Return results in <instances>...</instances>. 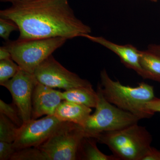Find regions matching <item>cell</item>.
<instances>
[{"label":"cell","instance_id":"ba28073f","mask_svg":"<svg viewBox=\"0 0 160 160\" xmlns=\"http://www.w3.org/2000/svg\"><path fill=\"white\" fill-rule=\"evenodd\" d=\"M38 82L33 73L20 67L13 78L1 85L11 93L13 103L17 106L23 123L31 119L32 94Z\"/></svg>","mask_w":160,"mask_h":160},{"label":"cell","instance_id":"9a60e30c","mask_svg":"<svg viewBox=\"0 0 160 160\" xmlns=\"http://www.w3.org/2000/svg\"><path fill=\"white\" fill-rule=\"evenodd\" d=\"M140 63L145 79L160 82V57L149 49L140 50Z\"/></svg>","mask_w":160,"mask_h":160},{"label":"cell","instance_id":"2e32d148","mask_svg":"<svg viewBox=\"0 0 160 160\" xmlns=\"http://www.w3.org/2000/svg\"><path fill=\"white\" fill-rule=\"evenodd\" d=\"M19 128L6 116L0 113V141L14 142Z\"/></svg>","mask_w":160,"mask_h":160},{"label":"cell","instance_id":"4fadbf2b","mask_svg":"<svg viewBox=\"0 0 160 160\" xmlns=\"http://www.w3.org/2000/svg\"><path fill=\"white\" fill-rule=\"evenodd\" d=\"M60 96L62 101L84 105L89 108H96L98 97L97 91L92 87H80L60 92Z\"/></svg>","mask_w":160,"mask_h":160},{"label":"cell","instance_id":"8992f818","mask_svg":"<svg viewBox=\"0 0 160 160\" xmlns=\"http://www.w3.org/2000/svg\"><path fill=\"white\" fill-rule=\"evenodd\" d=\"M86 136L82 127L69 122H62L46 142L38 147L47 160H77L81 140Z\"/></svg>","mask_w":160,"mask_h":160},{"label":"cell","instance_id":"7a4b0ae2","mask_svg":"<svg viewBox=\"0 0 160 160\" xmlns=\"http://www.w3.org/2000/svg\"><path fill=\"white\" fill-rule=\"evenodd\" d=\"M101 90L108 102L125 111L135 115L140 120L149 118L153 114L145 107L146 102L154 98V88L145 82L136 87L124 86L118 81L112 79L106 69L100 73Z\"/></svg>","mask_w":160,"mask_h":160},{"label":"cell","instance_id":"5bb4252c","mask_svg":"<svg viewBox=\"0 0 160 160\" xmlns=\"http://www.w3.org/2000/svg\"><path fill=\"white\" fill-rule=\"evenodd\" d=\"M97 142L94 138L83 137L78 148L77 160H119L113 154L107 155L102 152L98 148Z\"/></svg>","mask_w":160,"mask_h":160},{"label":"cell","instance_id":"cb8c5ba5","mask_svg":"<svg viewBox=\"0 0 160 160\" xmlns=\"http://www.w3.org/2000/svg\"><path fill=\"white\" fill-rule=\"evenodd\" d=\"M12 58L11 54L6 46L0 47V61Z\"/></svg>","mask_w":160,"mask_h":160},{"label":"cell","instance_id":"6da1fadb","mask_svg":"<svg viewBox=\"0 0 160 160\" xmlns=\"http://www.w3.org/2000/svg\"><path fill=\"white\" fill-rule=\"evenodd\" d=\"M69 0H26L12 3L0 17L18 27L20 40L62 37L69 39L90 34L91 28L78 18Z\"/></svg>","mask_w":160,"mask_h":160},{"label":"cell","instance_id":"ac0fdd59","mask_svg":"<svg viewBox=\"0 0 160 160\" xmlns=\"http://www.w3.org/2000/svg\"><path fill=\"white\" fill-rule=\"evenodd\" d=\"M12 58L0 61V85L15 75L20 67Z\"/></svg>","mask_w":160,"mask_h":160},{"label":"cell","instance_id":"ffe728a7","mask_svg":"<svg viewBox=\"0 0 160 160\" xmlns=\"http://www.w3.org/2000/svg\"><path fill=\"white\" fill-rule=\"evenodd\" d=\"M18 30V27L13 21L8 19L0 18V37L6 41H9L12 31Z\"/></svg>","mask_w":160,"mask_h":160},{"label":"cell","instance_id":"30bf717a","mask_svg":"<svg viewBox=\"0 0 160 160\" xmlns=\"http://www.w3.org/2000/svg\"><path fill=\"white\" fill-rule=\"evenodd\" d=\"M60 92L38 82L32 94L31 119H37L43 115H54L62 101Z\"/></svg>","mask_w":160,"mask_h":160},{"label":"cell","instance_id":"484cf974","mask_svg":"<svg viewBox=\"0 0 160 160\" xmlns=\"http://www.w3.org/2000/svg\"><path fill=\"white\" fill-rule=\"evenodd\" d=\"M26 1V0H0V1L2 2H10L12 3L20 2V1Z\"/></svg>","mask_w":160,"mask_h":160},{"label":"cell","instance_id":"8fae6325","mask_svg":"<svg viewBox=\"0 0 160 160\" xmlns=\"http://www.w3.org/2000/svg\"><path fill=\"white\" fill-rule=\"evenodd\" d=\"M86 38L109 49L114 52L121 60L124 66L134 70L141 77L145 79V75L140 63V50L131 44L118 45L106 39L103 37H95L90 34L83 35Z\"/></svg>","mask_w":160,"mask_h":160},{"label":"cell","instance_id":"7402d4cb","mask_svg":"<svg viewBox=\"0 0 160 160\" xmlns=\"http://www.w3.org/2000/svg\"><path fill=\"white\" fill-rule=\"evenodd\" d=\"M145 107L147 111L153 115L155 112H160V98L155 97L152 100L146 102Z\"/></svg>","mask_w":160,"mask_h":160},{"label":"cell","instance_id":"603a6c76","mask_svg":"<svg viewBox=\"0 0 160 160\" xmlns=\"http://www.w3.org/2000/svg\"><path fill=\"white\" fill-rule=\"evenodd\" d=\"M142 160H160V151L151 147Z\"/></svg>","mask_w":160,"mask_h":160},{"label":"cell","instance_id":"5b68a950","mask_svg":"<svg viewBox=\"0 0 160 160\" xmlns=\"http://www.w3.org/2000/svg\"><path fill=\"white\" fill-rule=\"evenodd\" d=\"M68 39L57 37L8 41L4 46L11 54L12 59L23 70L34 73L43 61L62 46Z\"/></svg>","mask_w":160,"mask_h":160},{"label":"cell","instance_id":"7c38bea8","mask_svg":"<svg viewBox=\"0 0 160 160\" xmlns=\"http://www.w3.org/2000/svg\"><path fill=\"white\" fill-rule=\"evenodd\" d=\"M92 111L84 105L63 101L55 112L54 116L61 122H69L82 126Z\"/></svg>","mask_w":160,"mask_h":160},{"label":"cell","instance_id":"e0dca14e","mask_svg":"<svg viewBox=\"0 0 160 160\" xmlns=\"http://www.w3.org/2000/svg\"><path fill=\"white\" fill-rule=\"evenodd\" d=\"M10 160H47L43 152L38 147H28L17 150Z\"/></svg>","mask_w":160,"mask_h":160},{"label":"cell","instance_id":"4316f807","mask_svg":"<svg viewBox=\"0 0 160 160\" xmlns=\"http://www.w3.org/2000/svg\"><path fill=\"white\" fill-rule=\"evenodd\" d=\"M148 1H150V2H157L158 0H148Z\"/></svg>","mask_w":160,"mask_h":160},{"label":"cell","instance_id":"277c9868","mask_svg":"<svg viewBox=\"0 0 160 160\" xmlns=\"http://www.w3.org/2000/svg\"><path fill=\"white\" fill-rule=\"evenodd\" d=\"M98 99L96 110L82 126L86 136L94 138L106 132L115 131L138 123L139 118L118 108L104 97L101 87H97Z\"/></svg>","mask_w":160,"mask_h":160},{"label":"cell","instance_id":"d6986e66","mask_svg":"<svg viewBox=\"0 0 160 160\" xmlns=\"http://www.w3.org/2000/svg\"><path fill=\"white\" fill-rule=\"evenodd\" d=\"M0 113L6 116L18 127L23 124L17 106L13 102L7 104L2 99L0 100Z\"/></svg>","mask_w":160,"mask_h":160},{"label":"cell","instance_id":"d4e9b609","mask_svg":"<svg viewBox=\"0 0 160 160\" xmlns=\"http://www.w3.org/2000/svg\"><path fill=\"white\" fill-rule=\"evenodd\" d=\"M147 49L160 57V44H149L147 47Z\"/></svg>","mask_w":160,"mask_h":160},{"label":"cell","instance_id":"52a82bcc","mask_svg":"<svg viewBox=\"0 0 160 160\" xmlns=\"http://www.w3.org/2000/svg\"><path fill=\"white\" fill-rule=\"evenodd\" d=\"M33 74L39 83L53 89L66 91L73 88L92 87L88 80L66 69L52 55L38 66Z\"/></svg>","mask_w":160,"mask_h":160},{"label":"cell","instance_id":"3957f363","mask_svg":"<svg viewBox=\"0 0 160 160\" xmlns=\"http://www.w3.org/2000/svg\"><path fill=\"white\" fill-rule=\"evenodd\" d=\"M98 142L106 145L119 160H142L150 149L152 136L138 123L95 136Z\"/></svg>","mask_w":160,"mask_h":160},{"label":"cell","instance_id":"44dd1931","mask_svg":"<svg viewBox=\"0 0 160 160\" xmlns=\"http://www.w3.org/2000/svg\"><path fill=\"white\" fill-rule=\"evenodd\" d=\"M16 150L13 146V143L0 141V160L11 159L12 156Z\"/></svg>","mask_w":160,"mask_h":160},{"label":"cell","instance_id":"9c48e42d","mask_svg":"<svg viewBox=\"0 0 160 160\" xmlns=\"http://www.w3.org/2000/svg\"><path fill=\"white\" fill-rule=\"evenodd\" d=\"M62 122L54 115L40 119H31L23 123L18 130L13 146L16 150L38 147L49 138Z\"/></svg>","mask_w":160,"mask_h":160}]
</instances>
